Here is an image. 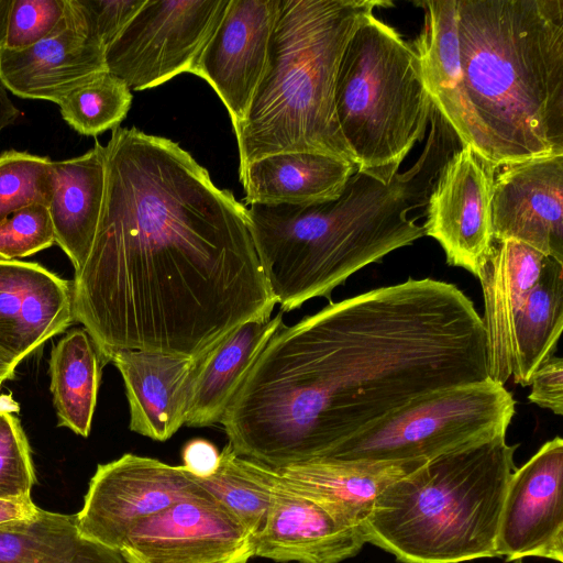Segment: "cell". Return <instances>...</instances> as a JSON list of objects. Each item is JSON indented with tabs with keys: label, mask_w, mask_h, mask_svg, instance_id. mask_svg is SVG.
I'll list each match as a JSON object with an SVG mask.
<instances>
[{
	"label": "cell",
	"mask_w": 563,
	"mask_h": 563,
	"mask_svg": "<svg viewBox=\"0 0 563 563\" xmlns=\"http://www.w3.org/2000/svg\"><path fill=\"white\" fill-rule=\"evenodd\" d=\"M424 21L411 44L433 108L452 129L462 147L476 148L467 110L457 42L456 0L419 1Z\"/></svg>",
	"instance_id": "cell-22"
},
{
	"label": "cell",
	"mask_w": 563,
	"mask_h": 563,
	"mask_svg": "<svg viewBox=\"0 0 563 563\" xmlns=\"http://www.w3.org/2000/svg\"><path fill=\"white\" fill-rule=\"evenodd\" d=\"M496 170L493 239L520 242L563 263V155L533 157Z\"/></svg>",
	"instance_id": "cell-17"
},
{
	"label": "cell",
	"mask_w": 563,
	"mask_h": 563,
	"mask_svg": "<svg viewBox=\"0 0 563 563\" xmlns=\"http://www.w3.org/2000/svg\"><path fill=\"white\" fill-rule=\"evenodd\" d=\"M183 466L197 478H208L220 465V452L217 446L205 439L188 441L181 451Z\"/></svg>",
	"instance_id": "cell-37"
},
{
	"label": "cell",
	"mask_w": 563,
	"mask_h": 563,
	"mask_svg": "<svg viewBox=\"0 0 563 563\" xmlns=\"http://www.w3.org/2000/svg\"><path fill=\"white\" fill-rule=\"evenodd\" d=\"M475 153L494 169L563 155V0H456Z\"/></svg>",
	"instance_id": "cell-4"
},
{
	"label": "cell",
	"mask_w": 563,
	"mask_h": 563,
	"mask_svg": "<svg viewBox=\"0 0 563 563\" xmlns=\"http://www.w3.org/2000/svg\"><path fill=\"white\" fill-rule=\"evenodd\" d=\"M0 563H126L120 552L84 537L76 515L40 508L25 521L0 526Z\"/></svg>",
	"instance_id": "cell-26"
},
{
	"label": "cell",
	"mask_w": 563,
	"mask_h": 563,
	"mask_svg": "<svg viewBox=\"0 0 563 563\" xmlns=\"http://www.w3.org/2000/svg\"><path fill=\"white\" fill-rule=\"evenodd\" d=\"M119 552L126 563H249L255 537L201 486L136 522Z\"/></svg>",
	"instance_id": "cell-10"
},
{
	"label": "cell",
	"mask_w": 563,
	"mask_h": 563,
	"mask_svg": "<svg viewBox=\"0 0 563 563\" xmlns=\"http://www.w3.org/2000/svg\"><path fill=\"white\" fill-rule=\"evenodd\" d=\"M79 1L92 32L104 48L118 36L145 2V0Z\"/></svg>",
	"instance_id": "cell-35"
},
{
	"label": "cell",
	"mask_w": 563,
	"mask_h": 563,
	"mask_svg": "<svg viewBox=\"0 0 563 563\" xmlns=\"http://www.w3.org/2000/svg\"><path fill=\"white\" fill-rule=\"evenodd\" d=\"M38 510L31 495L0 498V526L32 519Z\"/></svg>",
	"instance_id": "cell-38"
},
{
	"label": "cell",
	"mask_w": 563,
	"mask_h": 563,
	"mask_svg": "<svg viewBox=\"0 0 563 563\" xmlns=\"http://www.w3.org/2000/svg\"><path fill=\"white\" fill-rule=\"evenodd\" d=\"M1 383H0V391H1ZM11 394H2L0 393V404H2L4 400H7L9 398Z\"/></svg>",
	"instance_id": "cell-42"
},
{
	"label": "cell",
	"mask_w": 563,
	"mask_h": 563,
	"mask_svg": "<svg viewBox=\"0 0 563 563\" xmlns=\"http://www.w3.org/2000/svg\"><path fill=\"white\" fill-rule=\"evenodd\" d=\"M20 115V110L13 104L7 89L0 80V133L12 124Z\"/></svg>",
	"instance_id": "cell-39"
},
{
	"label": "cell",
	"mask_w": 563,
	"mask_h": 563,
	"mask_svg": "<svg viewBox=\"0 0 563 563\" xmlns=\"http://www.w3.org/2000/svg\"><path fill=\"white\" fill-rule=\"evenodd\" d=\"M338 124L356 170L389 183L433 113L417 55L371 12L343 51L334 88Z\"/></svg>",
	"instance_id": "cell-7"
},
{
	"label": "cell",
	"mask_w": 563,
	"mask_h": 563,
	"mask_svg": "<svg viewBox=\"0 0 563 563\" xmlns=\"http://www.w3.org/2000/svg\"><path fill=\"white\" fill-rule=\"evenodd\" d=\"M53 161L26 152L0 155V221L33 203L48 207L53 189Z\"/></svg>",
	"instance_id": "cell-31"
},
{
	"label": "cell",
	"mask_w": 563,
	"mask_h": 563,
	"mask_svg": "<svg viewBox=\"0 0 563 563\" xmlns=\"http://www.w3.org/2000/svg\"><path fill=\"white\" fill-rule=\"evenodd\" d=\"M516 401L489 377L422 396L338 444L324 459L429 461L506 437Z\"/></svg>",
	"instance_id": "cell-8"
},
{
	"label": "cell",
	"mask_w": 563,
	"mask_h": 563,
	"mask_svg": "<svg viewBox=\"0 0 563 563\" xmlns=\"http://www.w3.org/2000/svg\"><path fill=\"white\" fill-rule=\"evenodd\" d=\"M517 448L499 437L433 457L393 482L363 523L366 542L401 563L496 558Z\"/></svg>",
	"instance_id": "cell-6"
},
{
	"label": "cell",
	"mask_w": 563,
	"mask_h": 563,
	"mask_svg": "<svg viewBox=\"0 0 563 563\" xmlns=\"http://www.w3.org/2000/svg\"><path fill=\"white\" fill-rule=\"evenodd\" d=\"M283 324V312L269 319L247 321L196 358L185 424L220 423L247 373Z\"/></svg>",
	"instance_id": "cell-23"
},
{
	"label": "cell",
	"mask_w": 563,
	"mask_h": 563,
	"mask_svg": "<svg viewBox=\"0 0 563 563\" xmlns=\"http://www.w3.org/2000/svg\"><path fill=\"white\" fill-rule=\"evenodd\" d=\"M54 243L55 232L45 205H30L0 221L1 260L26 257Z\"/></svg>",
	"instance_id": "cell-33"
},
{
	"label": "cell",
	"mask_w": 563,
	"mask_h": 563,
	"mask_svg": "<svg viewBox=\"0 0 563 563\" xmlns=\"http://www.w3.org/2000/svg\"><path fill=\"white\" fill-rule=\"evenodd\" d=\"M106 48L92 32L79 0H66L54 32L20 51H0V80L24 99L59 102L73 90L107 71Z\"/></svg>",
	"instance_id": "cell-15"
},
{
	"label": "cell",
	"mask_w": 563,
	"mask_h": 563,
	"mask_svg": "<svg viewBox=\"0 0 563 563\" xmlns=\"http://www.w3.org/2000/svg\"><path fill=\"white\" fill-rule=\"evenodd\" d=\"M12 0H0V51L4 48L9 11Z\"/></svg>",
	"instance_id": "cell-40"
},
{
	"label": "cell",
	"mask_w": 563,
	"mask_h": 563,
	"mask_svg": "<svg viewBox=\"0 0 563 563\" xmlns=\"http://www.w3.org/2000/svg\"><path fill=\"white\" fill-rule=\"evenodd\" d=\"M431 120L423 153L389 183L356 170L336 199L247 208L254 246L282 311L318 297L331 301L354 273L424 236L408 214L427 205L449 156L448 124Z\"/></svg>",
	"instance_id": "cell-3"
},
{
	"label": "cell",
	"mask_w": 563,
	"mask_h": 563,
	"mask_svg": "<svg viewBox=\"0 0 563 563\" xmlns=\"http://www.w3.org/2000/svg\"><path fill=\"white\" fill-rule=\"evenodd\" d=\"M278 11L279 0H229L191 68L219 96L233 129L263 77Z\"/></svg>",
	"instance_id": "cell-14"
},
{
	"label": "cell",
	"mask_w": 563,
	"mask_h": 563,
	"mask_svg": "<svg viewBox=\"0 0 563 563\" xmlns=\"http://www.w3.org/2000/svg\"><path fill=\"white\" fill-rule=\"evenodd\" d=\"M19 411L12 395L0 404V498L30 496L36 482L30 444L15 417Z\"/></svg>",
	"instance_id": "cell-32"
},
{
	"label": "cell",
	"mask_w": 563,
	"mask_h": 563,
	"mask_svg": "<svg viewBox=\"0 0 563 563\" xmlns=\"http://www.w3.org/2000/svg\"><path fill=\"white\" fill-rule=\"evenodd\" d=\"M266 467L269 506L255 536L254 556L278 563H341L367 543L362 529L344 522L274 468Z\"/></svg>",
	"instance_id": "cell-16"
},
{
	"label": "cell",
	"mask_w": 563,
	"mask_h": 563,
	"mask_svg": "<svg viewBox=\"0 0 563 563\" xmlns=\"http://www.w3.org/2000/svg\"><path fill=\"white\" fill-rule=\"evenodd\" d=\"M356 166L319 153L284 152L239 170L245 201L265 206H310L336 199Z\"/></svg>",
	"instance_id": "cell-24"
},
{
	"label": "cell",
	"mask_w": 563,
	"mask_h": 563,
	"mask_svg": "<svg viewBox=\"0 0 563 563\" xmlns=\"http://www.w3.org/2000/svg\"><path fill=\"white\" fill-rule=\"evenodd\" d=\"M18 364L0 352V383L12 379L15 375Z\"/></svg>",
	"instance_id": "cell-41"
},
{
	"label": "cell",
	"mask_w": 563,
	"mask_h": 563,
	"mask_svg": "<svg viewBox=\"0 0 563 563\" xmlns=\"http://www.w3.org/2000/svg\"><path fill=\"white\" fill-rule=\"evenodd\" d=\"M197 482L256 536L269 506L271 485L265 465L235 454L228 443L220 452L216 473Z\"/></svg>",
	"instance_id": "cell-29"
},
{
	"label": "cell",
	"mask_w": 563,
	"mask_h": 563,
	"mask_svg": "<svg viewBox=\"0 0 563 563\" xmlns=\"http://www.w3.org/2000/svg\"><path fill=\"white\" fill-rule=\"evenodd\" d=\"M544 257L520 242L493 239L481 267L487 375L504 386L512 376L515 321L539 279Z\"/></svg>",
	"instance_id": "cell-19"
},
{
	"label": "cell",
	"mask_w": 563,
	"mask_h": 563,
	"mask_svg": "<svg viewBox=\"0 0 563 563\" xmlns=\"http://www.w3.org/2000/svg\"><path fill=\"white\" fill-rule=\"evenodd\" d=\"M377 7L394 3L279 0L263 77L234 129L239 170L284 152L319 153L354 164L335 115V80L347 41Z\"/></svg>",
	"instance_id": "cell-5"
},
{
	"label": "cell",
	"mask_w": 563,
	"mask_h": 563,
	"mask_svg": "<svg viewBox=\"0 0 563 563\" xmlns=\"http://www.w3.org/2000/svg\"><path fill=\"white\" fill-rule=\"evenodd\" d=\"M71 282L38 263L0 258V352L19 363L73 322Z\"/></svg>",
	"instance_id": "cell-18"
},
{
	"label": "cell",
	"mask_w": 563,
	"mask_h": 563,
	"mask_svg": "<svg viewBox=\"0 0 563 563\" xmlns=\"http://www.w3.org/2000/svg\"><path fill=\"white\" fill-rule=\"evenodd\" d=\"M103 362L88 332L74 329L52 349L48 374L57 424L88 437L97 405Z\"/></svg>",
	"instance_id": "cell-27"
},
{
	"label": "cell",
	"mask_w": 563,
	"mask_h": 563,
	"mask_svg": "<svg viewBox=\"0 0 563 563\" xmlns=\"http://www.w3.org/2000/svg\"><path fill=\"white\" fill-rule=\"evenodd\" d=\"M200 488L183 465L125 453L97 466L76 522L84 537L119 551L136 522Z\"/></svg>",
	"instance_id": "cell-11"
},
{
	"label": "cell",
	"mask_w": 563,
	"mask_h": 563,
	"mask_svg": "<svg viewBox=\"0 0 563 563\" xmlns=\"http://www.w3.org/2000/svg\"><path fill=\"white\" fill-rule=\"evenodd\" d=\"M130 408V429L155 441L170 439L186 421L196 358L141 350H118Z\"/></svg>",
	"instance_id": "cell-20"
},
{
	"label": "cell",
	"mask_w": 563,
	"mask_h": 563,
	"mask_svg": "<svg viewBox=\"0 0 563 563\" xmlns=\"http://www.w3.org/2000/svg\"><path fill=\"white\" fill-rule=\"evenodd\" d=\"M98 224L73 310L103 364L118 350L199 358L277 303L247 208L178 143L112 130Z\"/></svg>",
	"instance_id": "cell-1"
},
{
	"label": "cell",
	"mask_w": 563,
	"mask_h": 563,
	"mask_svg": "<svg viewBox=\"0 0 563 563\" xmlns=\"http://www.w3.org/2000/svg\"><path fill=\"white\" fill-rule=\"evenodd\" d=\"M48 212L55 243L78 273L89 254L100 214L106 173V147L95 142L87 153L53 162Z\"/></svg>",
	"instance_id": "cell-25"
},
{
	"label": "cell",
	"mask_w": 563,
	"mask_h": 563,
	"mask_svg": "<svg viewBox=\"0 0 563 563\" xmlns=\"http://www.w3.org/2000/svg\"><path fill=\"white\" fill-rule=\"evenodd\" d=\"M424 462L316 459L274 470L341 520L362 529L379 493Z\"/></svg>",
	"instance_id": "cell-21"
},
{
	"label": "cell",
	"mask_w": 563,
	"mask_h": 563,
	"mask_svg": "<svg viewBox=\"0 0 563 563\" xmlns=\"http://www.w3.org/2000/svg\"><path fill=\"white\" fill-rule=\"evenodd\" d=\"M66 0H12L4 48L20 51L47 36L60 23Z\"/></svg>",
	"instance_id": "cell-34"
},
{
	"label": "cell",
	"mask_w": 563,
	"mask_h": 563,
	"mask_svg": "<svg viewBox=\"0 0 563 563\" xmlns=\"http://www.w3.org/2000/svg\"><path fill=\"white\" fill-rule=\"evenodd\" d=\"M563 328V263L544 257L539 279L519 310L514 328L516 384L530 386L534 373L556 351Z\"/></svg>",
	"instance_id": "cell-28"
},
{
	"label": "cell",
	"mask_w": 563,
	"mask_h": 563,
	"mask_svg": "<svg viewBox=\"0 0 563 563\" xmlns=\"http://www.w3.org/2000/svg\"><path fill=\"white\" fill-rule=\"evenodd\" d=\"M131 103L128 85L107 70L73 90L58 106L63 119L76 132L96 136L118 128Z\"/></svg>",
	"instance_id": "cell-30"
},
{
	"label": "cell",
	"mask_w": 563,
	"mask_h": 563,
	"mask_svg": "<svg viewBox=\"0 0 563 563\" xmlns=\"http://www.w3.org/2000/svg\"><path fill=\"white\" fill-rule=\"evenodd\" d=\"M495 172L471 147H461L442 165L426 205L424 235L441 245L448 264L476 278L493 242Z\"/></svg>",
	"instance_id": "cell-12"
},
{
	"label": "cell",
	"mask_w": 563,
	"mask_h": 563,
	"mask_svg": "<svg viewBox=\"0 0 563 563\" xmlns=\"http://www.w3.org/2000/svg\"><path fill=\"white\" fill-rule=\"evenodd\" d=\"M229 0H145L108 45V71L130 90L155 88L191 68Z\"/></svg>",
	"instance_id": "cell-9"
},
{
	"label": "cell",
	"mask_w": 563,
	"mask_h": 563,
	"mask_svg": "<svg viewBox=\"0 0 563 563\" xmlns=\"http://www.w3.org/2000/svg\"><path fill=\"white\" fill-rule=\"evenodd\" d=\"M487 377L472 299L454 284L410 277L283 324L220 424L235 454L277 470L327 457L422 396Z\"/></svg>",
	"instance_id": "cell-2"
},
{
	"label": "cell",
	"mask_w": 563,
	"mask_h": 563,
	"mask_svg": "<svg viewBox=\"0 0 563 563\" xmlns=\"http://www.w3.org/2000/svg\"><path fill=\"white\" fill-rule=\"evenodd\" d=\"M516 563H522V561L521 560H517Z\"/></svg>",
	"instance_id": "cell-43"
},
{
	"label": "cell",
	"mask_w": 563,
	"mask_h": 563,
	"mask_svg": "<svg viewBox=\"0 0 563 563\" xmlns=\"http://www.w3.org/2000/svg\"><path fill=\"white\" fill-rule=\"evenodd\" d=\"M497 558L563 562V440L555 437L512 473L503 503Z\"/></svg>",
	"instance_id": "cell-13"
},
{
	"label": "cell",
	"mask_w": 563,
	"mask_h": 563,
	"mask_svg": "<svg viewBox=\"0 0 563 563\" xmlns=\"http://www.w3.org/2000/svg\"><path fill=\"white\" fill-rule=\"evenodd\" d=\"M528 400L554 415L563 413V358L552 356L533 375Z\"/></svg>",
	"instance_id": "cell-36"
}]
</instances>
